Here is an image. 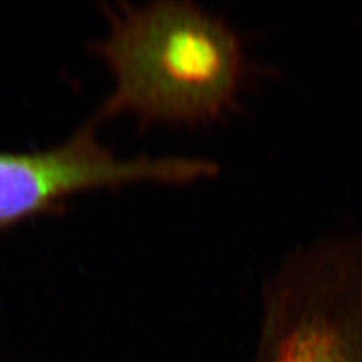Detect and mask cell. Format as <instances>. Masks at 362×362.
<instances>
[{"label": "cell", "mask_w": 362, "mask_h": 362, "mask_svg": "<svg viewBox=\"0 0 362 362\" xmlns=\"http://www.w3.org/2000/svg\"><path fill=\"white\" fill-rule=\"evenodd\" d=\"M219 172V164L206 157L118 158L98 143L91 128H85L50 151L0 153V230L85 189L191 185L211 180Z\"/></svg>", "instance_id": "obj_3"}, {"label": "cell", "mask_w": 362, "mask_h": 362, "mask_svg": "<svg viewBox=\"0 0 362 362\" xmlns=\"http://www.w3.org/2000/svg\"><path fill=\"white\" fill-rule=\"evenodd\" d=\"M95 46L115 78L100 118L133 115L143 125L197 129L235 115L257 76L246 40L224 18L189 0L110 10Z\"/></svg>", "instance_id": "obj_1"}, {"label": "cell", "mask_w": 362, "mask_h": 362, "mask_svg": "<svg viewBox=\"0 0 362 362\" xmlns=\"http://www.w3.org/2000/svg\"><path fill=\"white\" fill-rule=\"evenodd\" d=\"M252 362H362V240L291 250L267 278Z\"/></svg>", "instance_id": "obj_2"}]
</instances>
